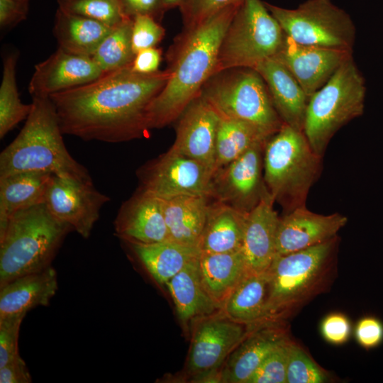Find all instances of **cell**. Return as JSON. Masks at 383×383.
<instances>
[{
  "label": "cell",
  "instance_id": "obj_43",
  "mask_svg": "<svg viewBox=\"0 0 383 383\" xmlns=\"http://www.w3.org/2000/svg\"><path fill=\"white\" fill-rule=\"evenodd\" d=\"M126 16L133 18L138 15H148L157 21L165 12L162 0H120Z\"/></svg>",
  "mask_w": 383,
  "mask_h": 383
},
{
  "label": "cell",
  "instance_id": "obj_37",
  "mask_svg": "<svg viewBox=\"0 0 383 383\" xmlns=\"http://www.w3.org/2000/svg\"><path fill=\"white\" fill-rule=\"evenodd\" d=\"M290 344L283 339L267 356L248 383H285Z\"/></svg>",
  "mask_w": 383,
  "mask_h": 383
},
{
  "label": "cell",
  "instance_id": "obj_45",
  "mask_svg": "<svg viewBox=\"0 0 383 383\" xmlns=\"http://www.w3.org/2000/svg\"><path fill=\"white\" fill-rule=\"evenodd\" d=\"M161 60L162 50L156 47L144 49L135 54L131 64V70L138 74H152L159 71Z\"/></svg>",
  "mask_w": 383,
  "mask_h": 383
},
{
  "label": "cell",
  "instance_id": "obj_49",
  "mask_svg": "<svg viewBox=\"0 0 383 383\" xmlns=\"http://www.w3.org/2000/svg\"><path fill=\"white\" fill-rule=\"evenodd\" d=\"M18 1H24V2H29V0H18Z\"/></svg>",
  "mask_w": 383,
  "mask_h": 383
},
{
  "label": "cell",
  "instance_id": "obj_7",
  "mask_svg": "<svg viewBox=\"0 0 383 383\" xmlns=\"http://www.w3.org/2000/svg\"><path fill=\"white\" fill-rule=\"evenodd\" d=\"M200 95L219 116L248 122L270 138L284 123L264 79L255 69L233 68L216 73L203 86Z\"/></svg>",
  "mask_w": 383,
  "mask_h": 383
},
{
  "label": "cell",
  "instance_id": "obj_24",
  "mask_svg": "<svg viewBox=\"0 0 383 383\" xmlns=\"http://www.w3.org/2000/svg\"><path fill=\"white\" fill-rule=\"evenodd\" d=\"M125 242L160 285H165L189 262L199 258L201 254L198 245L183 244L172 240L152 243Z\"/></svg>",
  "mask_w": 383,
  "mask_h": 383
},
{
  "label": "cell",
  "instance_id": "obj_11",
  "mask_svg": "<svg viewBox=\"0 0 383 383\" xmlns=\"http://www.w3.org/2000/svg\"><path fill=\"white\" fill-rule=\"evenodd\" d=\"M214 174L203 163L171 150L138 172L140 189L162 199L181 195L213 196Z\"/></svg>",
  "mask_w": 383,
  "mask_h": 383
},
{
  "label": "cell",
  "instance_id": "obj_39",
  "mask_svg": "<svg viewBox=\"0 0 383 383\" xmlns=\"http://www.w3.org/2000/svg\"><path fill=\"white\" fill-rule=\"evenodd\" d=\"M243 0H185L179 7L184 29L192 28L221 10Z\"/></svg>",
  "mask_w": 383,
  "mask_h": 383
},
{
  "label": "cell",
  "instance_id": "obj_26",
  "mask_svg": "<svg viewBox=\"0 0 383 383\" xmlns=\"http://www.w3.org/2000/svg\"><path fill=\"white\" fill-rule=\"evenodd\" d=\"M52 175L31 171L0 178V235L16 213L45 203Z\"/></svg>",
  "mask_w": 383,
  "mask_h": 383
},
{
  "label": "cell",
  "instance_id": "obj_35",
  "mask_svg": "<svg viewBox=\"0 0 383 383\" xmlns=\"http://www.w3.org/2000/svg\"><path fill=\"white\" fill-rule=\"evenodd\" d=\"M58 7L111 27L128 17L123 13L120 0H67L58 4Z\"/></svg>",
  "mask_w": 383,
  "mask_h": 383
},
{
  "label": "cell",
  "instance_id": "obj_20",
  "mask_svg": "<svg viewBox=\"0 0 383 383\" xmlns=\"http://www.w3.org/2000/svg\"><path fill=\"white\" fill-rule=\"evenodd\" d=\"M274 202L267 191L248 213L241 249L250 272H266L276 255L279 218Z\"/></svg>",
  "mask_w": 383,
  "mask_h": 383
},
{
  "label": "cell",
  "instance_id": "obj_31",
  "mask_svg": "<svg viewBox=\"0 0 383 383\" xmlns=\"http://www.w3.org/2000/svg\"><path fill=\"white\" fill-rule=\"evenodd\" d=\"M267 287V271H248L226 300L221 311L229 318L243 324L265 320Z\"/></svg>",
  "mask_w": 383,
  "mask_h": 383
},
{
  "label": "cell",
  "instance_id": "obj_28",
  "mask_svg": "<svg viewBox=\"0 0 383 383\" xmlns=\"http://www.w3.org/2000/svg\"><path fill=\"white\" fill-rule=\"evenodd\" d=\"M199 270L205 290L221 309L248 271L242 249L230 252L201 253Z\"/></svg>",
  "mask_w": 383,
  "mask_h": 383
},
{
  "label": "cell",
  "instance_id": "obj_14",
  "mask_svg": "<svg viewBox=\"0 0 383 383\" xmlns=\"http://www.w3.org/2000/svg\"><path fill=\"white\" fill-rule=\"evenodd\" d=\"M267 142L255 144L216 171L213 177V196L220 201L246 213L259 203L268 191L262 174Z\"/></svg>",
  "mask_w": 383,
  "mask_h": 383
},
{
  "label": "cell",
  "instance_id": "obj_34",
  "mask_svg": "<svg viewBox=\"0 0 383 383\" xmlns=\"http://www.w3.org/2000/svg\"><path fill=\"white\" fill-rule=\"evenodd\" d=\"M17 55H8L4 60L2 80L0 87V138L26 120L30 113L32 103L23 104L16 85V67Z\"/></svg>",
  "mask_w": 383,
  "mask_h": 383
},
{
  "label": "cell",
  "instance_id": "obj_5",
  "mask_svg": "<svg viewBox=\"0 0 383 383\" xmlns=\"http://www.w3.org/2000/svg\"><path fill=\"white\" fill-rule=\"evenodd\" d=\"M322 157L311 148L304 132L286 123L267 140L263 156L264 181L287 213L305 206L321 171Z\"/></svg>",
  "mask_w": 383,
  "mask_h": 383
},
{
  "label": "cell",
  "instance_id": "obj_47",
  "mask_svg": "<svg viewBox=\"0 0 383 383\" xmlns=\"http://www.w3.org/2000/svg\"><path fill=\"white\" fill-rule=\"evenodd\" d=\"M185 0H162L163 8L165 11L175 8L179 7Z\"/></svg>",
  "mask_w": 383,
  "mask_h": 383
},
{
  "label": "cell",
  "instance_id": "obj_12",
  "mask_svg": "<svg viewBox=\"0 0 383 383\" xmlns=\"http://www.w3.org/2000/svg\"><path fill=\"white\" fill-rule=\"evenodd\" d=\"M110 198L96 189L93 182H83L53 174L45 204L60 221L88 238Z\"/></svg>",
  "mask_w": 383,
  "mask_h": 383
},
{
  "label": "cell",
  "instance_id": "obj_6",
  "mask_svg": "<svg viewBox=\"0 0 383 383\" xmlns=\"http://www.w3.org/2000/svg\"><path fill=\"white\" fill-rule=\"evenodd\" d=\"M365 92V79L352 57L309 98L303 132L318 155L323 157L340 128L363 114Z\"/></svg>",
  "mask_w": 383,
  "mask_h": 383
},
{
  "label": "cell",
  "instance_id": "obj_30",
  "mask_svg": "<svg viewBox=\"0 0 383 383\" xmlns=\"http://www.w3.org/2000/svg\"><path fill=\"white\" fill-rule=\"evenodd\" d=\"M284 336L265 330L243 339L231 352L221 369V382L248 383L270 352Z\"/></svg>",
  "mask_w": 383,
  "mask_h": 383
},
{
  "label": "cell",
  "instance_id": "obj_27",
  "mask_svg": "<svg viewBox=\"0 0 383 383\" xmlns=\"http://www.w3.org/2000/svg\"><path fill=\"white\" fill-rule=\"evenodd\" d=\"M208 198L181 195L162 199L170 240L199 246L208 213Z\"/></svg>",
  "mask_w": 383,
  "mask_h": 383
},
{
  "label": "cell",
  "instance_id": "obj_9",
  "mask_svg": "<svg viewBox=\"0 0 383 383\" xmlns=\"http://www.w3.org/2000/svg\"><path fill=\"white\" fill-rule=\"evenodd\" d=\"M265 4L285 35L296 43L353 51V21L331 0H306L294 9Z\"/></svg>",
  "mask_w": 383,
  "mask_h": 383
},
{
  "label": "cell",
  "instance_id": "obj_42",
  "mask_svg": "<svg viewBox=\"0 0 383 383\" xmlns=\"http://www.w3.org/2000/svg\"><path fill=\"white\" fill-rule=\"evenodd\" d=\"M350 331L348 318L340 313L328 315L321 325V332L323 338L334 345L345 343L350 337Z\"/></svg>",
  "mask_w": 383,
  "mask_h": 383
},
{
  "label": "cell",
  "instance_id": "obj_22",
  "mask_svg": "<svg viewBox=\"0 0 383 383\" xmlns=\"http://www.w3.org/2000/svg\"><path fill=\"white\" fill-rule=\"evenodd\" d=\"M58 289L55 270L19 277L0 287V318L26 314L38 306H47Z\"/></svg>",
  "mask_w": 383,
  "mask_h": 383
},
{
  "label": "cell",
  "instance_id": "obj_23",
  "mask_svg": "<svg viewBox=\"0 0 383 383\" xmlns=\"http://www.w3.org/2000/svg\"><path fill=\"white\" fill-rule=\"evenodd\" d=\"M199 258L189 262L165 284L177 314L185 328L196 321L221 311L205 290L200 278Z\"/></svg>",
  "mask_w": 383,
  "mask_h": 383
},
{
  "label": "cell",
  "instance_id": "obj_3",
  "mask_svg": "<svg viewBox=\"0 0 383 383\" xmlns=\"http://www.w3.org/2000/svg\"><path fill=\"white\" fill-rule=\"evenodd\" d=\"M49 97H33L32 109L16 138L0 154V178L23 172H45L93 182L70 155Z\"/></svg>",
  "mask_w": 383,
  "mask_h": 383
},
{
  "label": "cell",
  "instance_id": "obj_44",
  "mask_svg": "<svg viewBox=\"0 0 383 383\" xmlns=\"http://www.w3.org/2000/svg\"><path fill=\"white\" fill-rule=\"evenodd\" d=\"M28 13V2L0 0V26L6 28L24 21Z\"/></svg>",
  "mask_w": 383,
  "mask_h": 383
},
{
  "label": "cell",
  "instance_id": "obj_16",
  "mask_svg": "<svg viewBox=\"0 0 383 383\" xmlns=\"http://www.w3.org/2000/svg\"><path fill=\"white\" fill-rule=\"evenodd\" d=\"M93 58L68 52L60 48L35 66L28 85L33 97L50 95L82 86L104 75Z\"/></svg>",
  "mask_w": 383,
  "mask_h": 383
},
{
  "label": "cell",
  "instance_id": "obj_36",
  "mask_svg": "<svg viewBox=\"0 0 383 383\" xmlns=\"http://www.w3.org/2000/svg\"><path fill=\"white\" fill-rule=\"evenodd\" d=\"M326 374L297 345L291 343L287 369V383H323Z\"/></svg>",
  "mask_w": 383,
  "mask_h": 383
},
{
  "label": "cell",
  "instance_id": "obj_17",
  "mask_svg": "<svg viewBox=\"0 0 383 383\" xmlns=\"http://www.w3.org/2000/svg\"><path fill=\"white\" fill-rule=\"evenodd\" d=\"M219 114L201 95L179 117L176 138L170 150L194 159L215 172Z\"/></svg>",
  "mask_w": 383,
  "mask_h": 383
},
{
  "label": "cell",
  "instance_id": "obj_40",
  "mask_svg": "<svg viewBox=\"0 0 383 383\" xmlns=\"http://www.w3.org/2000/svg\"><path fill=\"white\" fill-rule=\"evenodd\" d=\"M25 314L0 318V367L19 355L18 342Z\"/></svg>",
  "mask_w": 383,
  "mask_h": 383
},
{
  "label": "cell",
  "instance_id": "obj_2",
  "mask_svg": "<svg viewBox=\"0 0 383 383\" xmlns=\"http://www.w3.org/2000/svg\"><path fill=\"white\" fill-rule=\"evenodd\" d=\"M242 1L186 28L179 35L167 53L169 79L146 109L148 130L162 128L178 118L200 95L214 74L222 40Z\"/></svg>",
  "mask_w": 383,
  "mask_h": 383
},
{
  "label": "cell",
  "instance_id": "obj_21",
  "mask_svg": "<svg viewBox=\"0 0 383 383\" xmlns=\"http://www.w3.org/2000/svg\"><path fill=\"white\" fill-rule=\"evenodd\" d=\"M254 69L264 79L283 123L303 132L309 98L293 74L275 58L266 60Z\"/></svg>",
  "mask_w": 383,
  "mask_h": 383
},
{
  "label": "cell",
  "instance_id": "obj_15",
  "mask_svg": "<svg viewBox=\"0 0 383 383\" xmlns=\"http://www.w3.org/2000/svg\"><path fill=\"white\" fill-rule=\"evenodd\" d=\"M353 51L304 45L285 35L284 44L274 57L293 74L310 98L346 61Z\"/></svg>",
  "mask_w": 383,
  "mask_h": 383
},
{
  "label": "cell",
  "instance_id": "obj_46",
  "mask_svg": "<svg viewBox=\"0 0 383 383\" xmlns=\"http://www.w3.org/2000/svg\"><path fill=\"white\" fill-rule=\"evenodd\" d=\"M30 374L20 355L0 367L1 383H30Z\"/></svg>",
  "mask_w": 383,
  "mask_h": 383
},
{
  "label": "cell",
  "instance_id": "obj_33",
  "mask_svg": "<svg viewBox=\"0 0 383 383\" xmlns=\"http://www.w3.org/2000/svg\"><path fill=\"white\" fill-rule=\"evenodd\" d=\"M133 18L128 17L113 28L91 57L106 74L132 64L135 54L132 48Z\"/></svg>",
  "mask_w": 383,
  "mask_h": 383
},
{
  "label": "cell",
  "instance_id": "obj_18",
  "mask_svg": "<svg viewBox=\"0 0 383 383\" xmlns=\"http://www.w3.org/2000/svg\"><path fill=\"white\" fill-rule=\"evenodd\" d=\"M348 222L338 213L323 215L306 206L296 208L279 218L276 238V255H285L313 247L333 239Z\"/></svg>",
  "mask_w": 383,
  "mask_h": 383
},
{
  "label": "cell",
  "instance_id": "obj_48",
  "mask_svg": "<svg viewBox=\"0 0 383 383\" xmlns=\"http://www.w3.org/2000/svg\"><path fill=\"white\" fill-rule=\"evenodd\" d=\"M66 1H67V0H57V3L60 4V3Z\"/></svg>",
  "mask_w": 383,
  "mask_h": 383
},
{
  "label": "cell",
  "instance_id": "obj_4",
  "mask_svg": "<svg viewBox=\"0 0 383 383\" xmlns=\"http://www.w3.org/2000/svg\"><path fill=\"white\" fill-rule=\"evenodd\" d=\"M70 231L45 203L16 213L0 235V287L50 267Z\"/></svg>",
  "mask_w": 383,
  "mask_h": 383
},
{
  "label": "cell",
  "instance_id": "obj_32",
  "mask_svg": "<svg viewBox=\"0 0 383 383\" xmlns=\"http://www.w3.org/2000/svg\"><path fill=\"white\" fill-rule=\"evenodd\" d=\"M219 116L216 139L215 173L255 144L270 138L248 122Z\"/></svg>",
  "mask_w": 383,
  "mask_h": 383
},
{
  "label": "cell",
  "instance_id": "obj_41",
  "mask_svg": "<svg viewBox=\"0 0 383 383\" xmlns=\"http://www.w3.org/2000/svg\"><path fill=\"white\" fill-rule=\"evenodd\" d=\"M355 335L360 346L366 350L379 347L383 343V322L374 316H367L359 320Z\"/></svg>",
  "mask_w": 383,
  "mask_h": 383
},
{
  "label": "cell",
  "instance_id": "obj_8",
  "mask_svg": "<svg viewBox=\"0 0 383 383\" xmlns=\"http://www.w3.org/2000/svg\"><path fill=\"white\" fill-rule=\"evenodd\" d=\"M285 33L261 0H243L222 40L214 74L254 69L280 51Z\"/></svg>",
  "mask_w": 383,
  "mask_h": 383
},
{
  "label": "cell",
  "instance_id": "obj_10",
  "mask_svg": "<svg viewBox=\"0 0 383 383\" xmlns=\"http://www.w3.org/2000/svg\"><path fill=\"white\" fill-rule=\"evenodd\" d=\"M334 238L306 249L276 255L267 270L265 319L294 305L315 284L330 257Z\"/></svg>",
  "mask_w": 383,
  "mask_h": 383
},
{
  "label": "cell",
  "instance_id": "obj_1",
  "mask_svg": "<svg viewBox=\"0 0 383 383\" xmlns=\"http://www.w3.org/2000/svg\"><path fill=\"white\" fill-rule=\"evenodd\" d=\"M169 77L167 69L143 74L133 72L130 65L49 98L63 134L88 141L120 143L148 133L147 107Z\"/></svg>",
  "mask_w": 383,
  "mask_h": 383
},
{
  "label": "cell",
  "instance_id": "obj_38",
  "mask_svg": "<svg viewBox=\"0 0 383 383\" xmlns=\"http://www.w3.org/2000/svg\"><path fill=\"white\" fill-rule=\"evenodd\" d=\"M164 28L153 17L138 15L133 18L132 48L135 54L155 48L165 36Z\"/></svg>",
  "mask_w": 383,
  "mask_h": 383
},
{
  "label": "cell",
  "instance_id": "obj_13",
  "mask_svg": "<svg viewBox=\"0 0 383 383\" xmlns=\"http://www.w3.org/2000/svg\"><path fill=\"white\" fill-rule=\"evenodd\" d=\"M243 323L222 311L203 317L193 324L187 371L192 377L219 370L231 352L245 338Z\"/></svg>",
  "mask_w": 383,
  "mask_h": 383
},
{
  "label": "cell",
  "instance_id": "obj_29",
  "mask_svg": "<svg viewBox=\"0 0 383 383\" xmlns=\"http://www.w3.org/2000/svg\"><path fill=\"white\" fill-rule=\"evenodd\" d=\"M113 28L58 7L53 33L59 48L72 54L91 57Z\"/></svg>",
  "mask_w": 383,
  "mask_h": 383
},
{
  "label": "cell",
  "instance_id": "obj_25",
  "mask_svg": "<svg viewBox=\"0 0 383 383\" xmlns=\"http://www.w3.org/2000/svg\"><path fill=\"white\" fill-rule=\"evenodd\" d=\"M248 213L220 201L209 206L199 244L201 253H223L240 250Z\"/></svg>",
  "mask_w": 383,
  "mask_h": 383
},
{
  "label": "cell",
  "instance_id": "obj_19",
  "mask_svg": "<svg viewBox=\"0 0 383 383\" xmlns=\"http://www.w3.org/2000/svg\"><path fill=\"white\" fill-rule=\"evenodd\" d=\"M114 229L124 241L152 243L170 240L162 199L140 188L121 205Z\"/></svg>",
  "mask_w": 383,
  "mask_h": 383
}]
</instances>
